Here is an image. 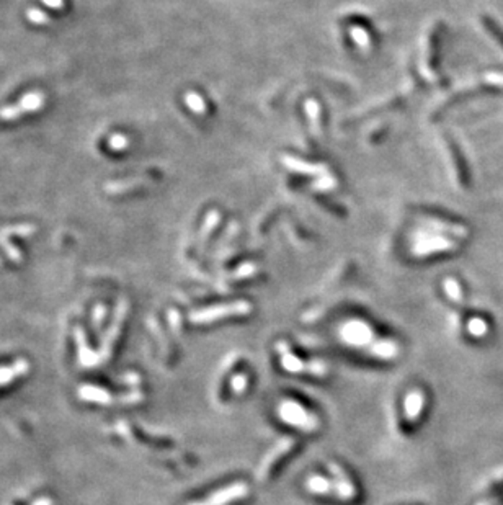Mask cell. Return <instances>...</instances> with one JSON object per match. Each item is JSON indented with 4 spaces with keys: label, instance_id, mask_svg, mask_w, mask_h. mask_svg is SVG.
<instances>
[{
    "label": "cell",
    "instance_id": "obj_25",
    "mask_svg": "<svg viewBox=\"0 0 503 505\" xmlns=\"http://www.w3.org/2000/svg\"><path fill=\"white\" fill-rule=\"evenodd\" d=\"M245 384H247V378L245 376H236L234 379H232V388H234L236 393H242L243 389H245Z\"/></svg>",
    "mask_w": 503,
    "mask_h": 505
},
{
    "label": "cell",
    "instance_id": "obj_27",
    "mask_svg": "<svg viewBox=\"0 0 503 505\" xmlns=\"http://www.w3.org/2000/svg\"><path fill=\"white\" fill-rule=\"evenodd\" d=\"M41 2L50 9H62L64 7V0H41Z\"/></svg>",
    "mask_w": 503,
    "mask_h": 505
},
{
    "label": "cell",
    "instance_id": "obj_12",
    "mask_svg": "<svg viewBox=\"0 0 503 505\" xmlns=\"http://www.w3.org/2000/svg\"><path fill=\"white\" fill-rule=\"evenodd\" d=\"M370 352L382 358H392L397 355L399 347L397 343H394L391 340H375L372 342V345L370 347Z\"/></svg>",
    "mask_w": 503,
    "mask_h": 505
},
{
    "label": "cell",
    "instance_id": "obj_26",
    "mask_svg": "<svg viewBox=\"0 0 503 505\" xmlns=\"http://www.w3.org/2000/svg\"><path fill=\"white\" fill-rule=\"evenodd\" d=\"M105 313H106V308H105L104 304H99V306H96V308H95V313H94V324H95L96 327L100 326L101 319L105 318Z\"/></svg>",
    "mask_w": 503,
    "mask_h": 505
},
{
    "label": "cell",
    "instance_id": "obj_22",
    "mask_svg": "<svg viewBox=\"0 0 503 505\" xmlns=\"http://www.w3.org/2000/svg\"><path fill=\"white\" fill-rule=\"evenodd\" d=\"M445 288H446V293L450 294V298H453L454 301H461L463 299V294H461V289H459V284L454 280H446L445 282Z\"/></svg>",
    "mask_w": 503,
    "mask_h": 505
},
{
    "label": "cell",
    "instance_id": "obj_15",
    "mask_svg": "<svg viewBox=\"0 0 503 505\" xmlns=\"http://www.w3.org/2000/svg\"><path fill=\"white\" fill-rule=\"evenodd\" d=\"M80 397L85 401L92 402H108L110 401V396H108L105 391L95 389V388H82L80 389Z\"/></svg>",
    "mask_w": 503,
    "mask_h": 505
},
{
    "label": "cell",
    "instance_id": "obj_10",
    "mask_svg": "<svg viewBox=\"0 0 503 505\" xmlns=\"http://www.w3.org/2000/svg\"><path fill=\"white\" fill-rule=\"evenodd\" d=\"M425 406V396L421 391L415 389L405 397V417L409 422H415L420 417Z\"/></svg>",
    "mask_w": 503,
    "mask_h": 505
},
{
    "label": "cell",
    "instance_id": "obj_17",
    "mask_svg": "<svg viewBox=\"0 0 503 505\" xmlns=\"http://www.w3.org/2000/svg\"><path fill=\"white\" fill-rule=\"evenodd\" d=\"M185 101H187L188 109H192L194 113H204V101L198 94H194V92L187 94Z\"/></svg>",
    "mask_w": 503,
    "mask_h": 505
},
{
    "label": "cell",
    "instance_id": "obj_6",
    "mask_svg": "<svg viewBox=\"0 0 503 505\" xmlns=\"http://www.w3.org/2000/svg\"><path fill=\"white\" fill-rule=\"evenodd\" d=\"M248 492H250V489H248L247 484H243V482H237V484H232L229 487H224L218 491L216 494H213L209 499L203 502H198L194 505H229L232 502L241 501V499L247 497Z\"/></svg>",
    "mask_w": 503,
    "mask_h": 505
},
{
    "label": "cell",
    "instance_id": "obj_23",
    "mask_svg": "<svg viewBox=\"0 0 503 505\" xmlns=\"http://www.w3.org/2000/svg\"><path fill=\"white\" fill-rule=\"evenodd\" d=\"M485 28H487V31H490V35L495 36V40L503 46V31H500L499 26H497L495 23H492L490 20H485Z\"/></svg>",
    "mask_w": 503,
    "mask_h": 505
},
{
    "label": "cell",
    "instance_id": "obj_7",
    "mask_svg": "<svg viewBox=\"0 0 503 505\" xmlns=\"http://www.w3.org/2000/svg\"><path fill=\"white\" fill-rule=\"evenodd\" d=\"M330 471H333V475L337 476V481H332L333 484V496H337L342 501H351L355 499L356 491L353 484H351L350 479L343 475V471L337 465H330Z\"/></svg>",
    "mask_w": 503,
    "mask_h": 505
},
{
    "label": "cell",
    "instance_id": "obj_11",
    "mask_svg": "<svg viewBox=\"0 0 503 505\" xmlns=\"http://www.w3.org/2000/svg\"><path fill=\"white\" fill-rule=\"evenodd\" d=\"M283 162H284L286 167H289L291 170L301 172V174H307V175H326L327 174L326 167H321V165L304 164V162H301V160H297V159L284 157Z\"/></svg>",
    "mask_w": 503,
    "mask_h": 505
},
{
    "label": "cell",
    "instance_id": "obj_16",
    "mask_svg": "<svg viewBox=\"0 0 503 505\" xmlns=\"http://www.w3.org/2000/svg\"><path fill=\"white\" fill-rule=\"evenodd\" d=\"M0 247H2L5 254L9 255V259L10 260H13V262H21V252L15 247L12 243H10L7 235H4V234H0Z\"/></svg>",
    "mask_w": 503,
    "mask_h": 505
},
{
    "label": "cell",
    "instance_id": "obj_28",
    "mask_svg": "<svg viewBox=\"0 0 503 505\" xmlns=\"http://www.w3.org/2000/svg\"><path fill=\"white\" fill-rule=\"evenodd\" d=\"M502 502H503V496H495V497H492V499H489V501H485L479 505H500Z\"/></svg>",
    "mask_w": 503,
    "mask_h": 505
},
{
    "label": "cell",
    "instance_id": "obj_21",
    "mask_svg": "<svg viewBox=\"0 0 503 505\" xmlns=\"http://www.w3.org/2000/svg\"><path fill=\"white\" fill-rule=\"evenodd\" d=\"M469 331H470V334L475 337H482L485 332L489 331V326H487L485 321L475 318L469 322Z\"/></svg>",
    "mask_w": 503,
    "mask_h": 505
},
{
    "label": "cell",
    "instance_id": "obj_30",
    "mask_svg": "<svg viewBox=\"0 0 503 505\" xmlns=\"http://www.w3.org/2000/svg\"><path fill=\"white\" fill-rule=\"evenodd\" d=\"M396 505H421V504H396Z\"/></svg>",
    "mask_w": 503,
    "mask_h": 505
},
{
    "label": "cell",
    "instance_id": "obj_29",
    "mask_svg": "<svg viewBox=\"0 0 503 505\" xmlns=\"http://www.w3.org/2000/svg\"><path fill=\"white\" fill-rule=\"evenodd\" d=\"M503 487V476L499 477V479H495L494 481V484L490 486V492H497V491H500V489Z\"/></svg>",
    "mask_w": 503,
    "mask_h": 505
},
{
    "label": "cell",
    "instance_id": "obj_5",
    "mask_svg": "<svg viewBox=\"0 0 503 505\" xmlns=\"http://www.w3.org/2000/svg\"><path fill=\"white\" fill-rule=\"evenodd\" d=\"M296 440L294 438H284L281 440V442L275 447L270 453L267 455V458L263 460V463L260 465V470H258V481L265 482L268 479L270 476H272V472L275 471V468L281 463V461L284 460V456H288L291 451L296 448Z\"/></svg>",
    "mask_w": 503,
    "mask_h": 505
},
{
    "label": "cell",
    "instance_id": "obj_24",
    "mask_svg": "<svg viewBox=\"0 0 503 505\" xmlns=\"http://www.w3.org/2000/svg\"><path fill=\"white\" fill-rule=\"evenodd\" d=\"M351 35L355 36V41L358 43L360 46H363V48H367V46H370V40H367V35H366L365 31L361 30V28H358V30L353 28V30H351Z\"/></svg>",
    "mask_w": 503,
    "mask_h": 505
},
{
    "label": "cell",
    "instance_id": "obj_9",
    "mask_svg": "<svg viewBox=\"0 0 503 505\" xmlns=\"http://www.w3.org/2000/svg\"><path fill=\"white\" fill-rule=\"evenodd\" d=\"M149 184L148 177H136V179H124V180H113L105 185V192L110 195H121L129 190H136L139 187Z\"/></svg>",
    "mask_w": 503,
    "mask_h": 505
},
{
    "label": "cell",
    "instance_id": "obj_18",
    "mask_svg": "<svg viewBox=\"0 0 503 505\" xmlns=\"http://www.w3.org/2000/svg\"><path fill=\"white\" fill-rule=\"evenodd\" d=\"M129 146V139L121 133L113 134V136L108 139V148L113 150H123Z\"/></svg>",
    "mask_w": 503,
    "mask_h": 505
},
{
    "label": "cell",
    "instance_id": "obj_19",
    "mask_svg": "<svg viewBox=\"0 0 503 505\" xmlns=\"http://www.w3.org/2000/svg\"><path fill=\"white\" fill-rule=\"evenodd\" d=\"M218 219H219V214H218V213H209L206 223H204V228L201 229V235H199V245H203L204 240L208 239L211 229H213L214 226L218 224Z\"/></svg>",
    "mask_w": 503,
    "mask_h": 505
},
{
    "label": "cell",
    "instance_id": "obj_3",
    "mask_svg": "<svg viewBox=\"0 0 503 505\" xmlns=\"http://www.w3.org/2000/svg\"><path fill=\"white\" fill-rule=\"evenodd\" d=\"M277 348L281 353V362H283V367L288 370L291 373H307V374H314V376H326L327 374V367L324 363H307L302 362V360L297 358L296 355H293L289 350L288 343L286 342H280Z\"/></svg>",
    "mask_w": 503,
    "mask_h": 505
},
{
    "label": "cell",
    "instance_id": "obj_13",
    "mask_svg": "<svg viewBox=\"0 0 503 505\" xmlns=\"http://www.w3.org/2000/svg\"><path fill=\"white\" fill-rule=\"evenodd\" d=\"M307 487L314 494H328L332 496L333 494V484L324 477H311L309 482H307Z\"/></svg>",
    "mask_w": 503,
    "mask_h": 505
},
{
    "label": "cell",
    "instance_id": "obj_1",
    "mask_svg": "<svg viewBox=\"0 0 503 505\" xmlns=\"http://www.w3.org/2000/svg\"><path fill=\"white\" fill-rule=\"evenodd\" d=\"M252 313V306L247 301H237V303L231 304H221L213 306V308L194 311L190 316V321L193 324H211V322L234 318V316H247Z\"/></svg>",
    "mask_w": 503,
    "mask_h": 505
},
{
    "label": "cell",
    "instance_id": "obj_20",
    "mask_svg": "<svg viewBox=\"0 0 503 505\" xmlns=\"http://www.w3.org/2000/svg\"><path fill=\"white\" fill-rule=\"evenodd\" d=\"M26 17H28V20L33 21V23H36V25H45V23H50L51 21L50 15L41 12L40 9H28L26 10Z\"/></svg>",
    "mask_w": 503,
    "mask_h": 505
},
{
    "label": "cell",
    "instance_id": "obj_14",
    "mask_svg": "<svg viewBox=\"0 0 503 505\" xmlns=\"http://www.w3.org/2000/svg\"><path fill=\"white\" fill-rule=\"evenodd\" d=\"M36 231L33 224H18V226H5V228L0 229V234L4 235H31Z\"/></svg>",
    "mask_w": 503,
    "mask_h": 505
},
{
    "label": "cell",
    "instance_id": "obj_4",
    "mask_svg": "<svg viewBox=\"0 0 503 505\" xmlns=\"http://www.w3.org/2000/svg\"><path fill=\"white\" fill-rule=\"evenodd\" d=\"M280 412L283 421H286L294 427H299L306 432H314L319 426H321V422L317 421L316 416H312V414H309L306 409H302L297 402L293 401H286L284 404L281 406Z\"/></svg>",
    "mask_w": 503,
    "mask_h": 505
},
{
    "label": "cell",
    "instance_id": "obj_8",
    "mask_svg": "<svg viewBox=\"0 0 503 505\" xmlns=\"http://www.w3.org/2000/svg\"><path fill=\"white\" fill-rule=\"evenodd\" d=\"M30 372V363L26 360H17L9 367H0V386H7L12 381L21 378V376Z\"/></svg>",
    "mask_w": 503,
    "mask_h": 505
},
{
    "label": "cell",
    "instance_id": "obj_2",
    "mask_svg": "<svg viewBox=\"0 0 503 505\" xmlns=\"http://www.w3.org/2000/svg\"><path fill=\"white\" fill-rule=\"evenodd\" d=\"M45 94L43 92H30L21 96L15 105L4 106L0 109V120L2 121H13L18 120L26 113H35L45 105Z\"/></svg>",
    "mask_w": 503,
    "mask_h": 505
}]
</instances>
